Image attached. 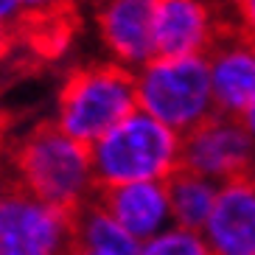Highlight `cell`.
Returning a JSON list of instances; mask_svg holds the SVG:
<instances>
[{"instance_id": "obj_15", "label": "cell", "mask_w": 255, "mask_h": 255, "mask_svg": "<svg viewBox=\"0 0 255 255\" xmlns=\"http://www.w3.org/2000/svg\"><path fill=\"white\" fill-rule=\"evenodd\" d=\"M239 8V17H241V25L247 31L250 42L255 45V0H244V3H236Z\"/></svg>"}, {"instance_id": "obj_16", "label": "cell", "mask_w": 255, "mask_h": 255, "mask_svg": "<svg viewBox=\"0 0 255 255\" xmlns=\"http://www.w3.org/2000/svg\"><path fill=\"white\" fill-rule=\"evenodd\" d=\"M17 45V39H14V34L8 28H3L0 25V59H6L8 53H11V48Z\"/></svg>"}, {"instance_id": "obj_5", "label": "cell", "mask_w": 255, "mask_h": 255, "mask_svg": "<svg viewBox=\"0 0 255 255\" xmlns=\"http://www.w3.org/2000/svg\"><path fill=\"white\" fill-rule=\"evenodd\" d=\"M216 115L241 118L255 104V45L241 25L236 3L213 6V31L205 51Z\"/></svg>"}, {"instance_id": "obj_11", "label": "cell", "mask_w": 255, "mask_h": 255, "mask_svg": "<svg viewBox=\"0 0 255 255\" xmlns=\"http://www.w3.org/2000/svg\"><path fill=\"white\" fill-rule=\"evenodd\" d=\"M213 31V6L196 0H154L157 59L205 56Z\"/></svg>"}, {"instance_id": "obj_17", "label": "cell", "mask_w": 255, "mask_h": 255, "mask_svg": "<svg viewBox=\"0 0 255 255\" xmlns=\"http://www.w3.org/2000/svg\"><path fill=\"white\" fill-rule=\"evenodd\" d=\"M8 124H11V115H8L6 110H0V146H3V140H6Z\"/></svg>"}, {"instance_id": "obj_13", "label": "cell", "mask_w": 255, "mask_h": 255, "mask_svg": "<svg viewBox=\"0 0 255 255\" xmlns=\"http://www.w3.org/2000/svg\"><path fill=\"white\" fill-rule=\"evenodd\" d=\"M163 182H165V191H168L171 219L177 222V227L188 233L205 230L210 213L216 208V199H219L216 182L202 180V177H196V174L185 171V168H177Z\"/></svg>"}, {"instance_id": "obj_1", "label": "cell", "mask_w": 255, "mask_h": 255, "mask_svg": "<svg viewBox=\"0 0 255 255\" xmlns=\"http://www.w3.org/2000/svg\"><path fill=\"white\" fill-rule=\"evenodd\" d=\"M11 180L65 213H76L96 194L90 146L73 140L53 124H39L11 149Z\"/></svg>"}, {"instance_id": "obj_4", "label": "cell", "mask_w": 255, "mask_h": 255, "mask_svg": "<svg viewBox=\"0 0 255 255\" xmlns=\"http://www.w3.org/2000/svg\"><path fill=\"white\" fill-rule=\"evenodd\" d=\"M137 107L177 135L216 115L210 68L205 56L154 59L137 76Z\"/></svg>"}, {"instance_id": "obj_21", "label": "cell", "mask_w": 255, "mask_h": 255, "mask_svg": "<svg viewBox=\"0 0 255 255\" xmlns=\"http://www.w3.org/2000/svg\"><path fill=\"white\" fill-rule=\"evenodd\" d=\"M70 255H93V253H84V250H76L73 247V253H70Z\"/></svg>"}, {"instance_id": "obj_7", "label": "cell", "mask_w": 255, "mask_h": 255, "mask_svg": "<svg viewBox=\"0 0 255 255\" xmlns=\"http://www.w3.org/2000/svg\"><path fill=\"white\" fill-rule=\"evenodd\" d=\"M255 163V140L241 118L213 115L180 137V165L219 188L247 180Z\"/></svg>"}, {"instance_id": "obj_12", "label": "cell", "mask_w": 255, "mask_h": 255, "mask_svg": "<svg viewBox=\"0 0 255 255\" xmlns=\"http://www.w3.org/2000/svg\"><path fill=\"white\" fill-rule=\"evenodd\" d=\"M73 247L93 255H143L140 241L101 208L96 194L73 213Z\"/></svg>"}, {"instance_id": "obj_20", "label": "cell", "mask_w": 255, "mask_h": 255, "mask_svg": "<svg viewBox=\"0 0 255 255\" xmlns=\"http://www.w3.org/2000/svg\"><path fill=\"white\" fill-rule=\"evenodd\" d=\"M250 182H253V188H255V163H253V171H250V177H247Z\"/></svg>"}, {"instance_id": "obj_9", "label": "cell", "mask_w": 255, "mask_h": 255, "mask_svg": "<svg viewBox=\"0 0 255 255\" xmlns=\"http://www.w3.org/2000/svg\"><path fill=\"white\" fill-rule=\"evenodd\" d=\"M96 199L101 208L137 241H151L171 222V202L165 182H129L98 185Z\"/></svg>"}, {"instance_id": "obj_19", "label": "cell", "mask_w": 255, "mask_h": 255, "mask_svg": "<svg viewBox=\"0 0 255 255\" xmlns=\"http://www.w3.org/2000/svg\"><path fill=\"white\" fill-rule=\"evenodd\" d=\"M3 188H6V174H0V196H3Z\"/></svg>"}, {"instance_id": "obj_8", "label": "cell", "mask_w": 255, "mask_h": 255, "mask_svg": "<svg viewBox=\"0 0 255 255\" xmlns=\"http://www.w3.org/2000/svg\"><path fill=\"white\" fill-rule=\"evenodd\" d=\"M98 28L118 65H151L154 45V0H110L96 6Z\"/></svg>"}, {"instance_id": "obj_2", "label": "cell", "mask_w": 255, "mask_h": 255, "mask_svg": "<svg viewBox=\"0 0 255 255\" xmlns=\"http://www.w3.org/2000/svg\"><path fill=\"white\" fill-rule=\"evenodd\" d=\"M137 113V76L124 65H84L68 73L59 90L56 127L93 146Z\"/></svg>"}, {"instance_id": "obj_10", "label": "cell", "mask_w": 255, "mask_h": 255, "mask_svg": "<svg viewBox=\"0 0 255 255\" xmlns=\"http://www.w3.org/2000/svg\"><path fill=\"white\" fill-rule=\"evenodd\" d=\"M202 241L208 255H255V188L250 180L219 188Z\"/></svg>"}, {"instance_id": "obj_6", "label": "cell", "mask_w": 255, "mask_h": 255, "mask_svg": "<svg viewBox=\"0 0 255 255\" xmlns=\"http://www.w3.org/2000/svg\"><path fill=\"white\" fill-rule=\"evenodd\" d=\"M73 213L56 210L6 177L0 196V255H70Z\"/></svg>"}, {"instance_id": "obj_14", "label": "cell", "mask_w": 255, "mask_h": 255, "mask_svg": "<svg viewBox=\"0 0 255 255\" xmlns=\"http://www.w3.org/2000/svg\"><path fill=\"white\" fill-rule=\"evenodd\" d=\"M143 255H208V247L199 233H188V230H165L157 239L146 241Z\"/></svg>"}, {"instance_id": "obj_18", "label": "cell", "mask_w": 255, "mask_h": 255, "mask_svg": "<svg viewBox=\"0 0 255 255\" xmlns=\"http://www.w3.org/2000/svg\"><path fill=\"white\" fill-rule=\"evenodd\" d=\"M244 127H247V132L253 135V140H255V104L250 107V113L244 115Z\"/></svg>"}, {"instance_id": "obj_3", "label": "cell", "mask_w": 255, "mask_h": 255, "mask_svg": "<svg viewBox=\"0 0 255 255\" xmlns=\"http://www.w3.org/2000/svg\"><path fill=\"white\" fill-rule=\"evenodd\" d=\"M96 185L163 182L180 165V135L146 113H135L90 146Z\"/></svg>"}]
</instances>
